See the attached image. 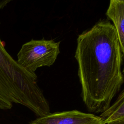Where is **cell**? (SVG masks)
<instances>
[{
    "label": "cell",
    "mask_w": 124,
    "mask_h": 124,
    "mask_svg": "<svg viewBox=\"0 0 124 124\" xmlns=\"http://www.w3.org/2000/svg\"><path fill=\"white\" fill-rule=\"evenodd\" d=\"M124 54L116 31L108 20H100L77 38L75 58L88 110L102 113L110 106L124 83Z\"/></svg>",
    "instance_id": "cell-1"
},
{
    "label": "cell",
    "mask_w": 124,
    "mask_h": 124,
    "mask_svg": "<svg viewBox=\"0 0 124 124\" xmlns=\"http://www.w3.org/2000/svg\"><path fill=\"white\" fill-rule=\"evenodd\" d=\"M13 103L25 106L39 117L50 112L35 73L13 58L0 37V109H10Z\"/></svg>",
    "instance_id": "cell-2"
},
{
    "label": "cell",
    "mask_w": 124,
    "mask_h": 124,
    "mask_svg": "<svg viewBox=\"0 0 124 124\" xmlns=\"http://www.w3.org/2000/svg\"><path fill=\"white\" fill-rule=\"evenodd\" d=\"M60 42L53 40H34L24 44L17 53V62L25 69L35 73L37 68L51 66L60 51Z\"/></svg>",
    "instance_id": "cell-3"
},
{
    "label": "cell",
    "mask_w": 124,
    "mask_h": 124,
    "mask_svg": "<svg viewBox=\"0 0 124 124\" xmlns=\"http://www.w3.org/2000/svg\"><path fill=\"white\" fill-rule=\"evenodd\" d=\"M30 124H103L99 116L77 110L51 113L40 117Z\"/></svg>",
    "instance_id": "cell-4"
},
{
    "label": "cell",
    "mask_w": 124,
    "mask_h": 124,
    "mask_svg": "<svg viewBox=\"0 0 124 124\" xmlns=\"http://www.w3.org/2000/svg\"><path fill=\"white\" fill-rule=\"evenodd\" d=\"M106 15L113 23L122 52L124 54V1L111 0Z\"/></svg>",
    "instance_id": "cell-5"
},
{
    "label": "cell",
    "mask_w": 124,
    "mask_h": 124,
    "mask_svg": "<svg viewBox=\"0 0 124 124\" xmlns=\"http://www.w3.org/2000/svg\"><path fill=\"white\" fill-rule=\"evenodd\" d=\"M103 124L124 119V91L123 90L116 100L99 116Z\"/></svg>",
    "instance_id": "cell-6"
},
{
    "label": "cell",
    "mask_w": 124,
    "mask_h": 124,
    "mask_svg": "<svg viewBox=\"0 0 124 124\" xmlns=\"http://www.w3.org/2000/svg\"><path fill=\"white\" fill-rule=\"evenodd\" d=\"M106 124H124V119L119 120L113 121L111 122L108 123Z\"/></svg>",
    "instance_id": "cell-7"
},
{
    "label": "cell",
    "mask_w": 124,
    "mask_h": 124,
    "mask_svg": "<svg viewBox=\"0 0 124 124\" xmlns=\"http://www.w3.org/2000/svg\"><path fill=\"white\" fill-rule=\"evenodd\" d=\"M10 0H2L0 1V9H2L7 5V3H9Z\"/></svg>",
    "instance_id": "cell-8"
}]
</instances>
